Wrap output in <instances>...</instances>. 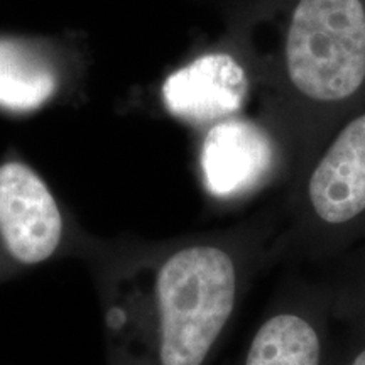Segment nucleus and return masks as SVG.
<instances>
[{
	"mask_svg": "<svg viewBox=\"0 0 365 365\" xmlns=\"http://www.w3.org/2000/svg\"><path fill=\"white\" fill-rule=\"evenodd\" d=\"M250 22L240 19L237 44L195 56L164 80L161 98L178 120L210 127L240 115L257 91L259 49Z\"/></svg>",
	"mask_w": 365,
	"mask_h": 365,
	"instance_id": "4",
	"label": "nucleus"
},
{
	"mask_svg": "<svg viewBox=\"0 0 365 365\" xmlns=\"http://www.w3.org/2000/svg\"><path fill=\"white\" fill-rule=\"evenodd\" d=\"M335 319L341 331L331 333L327 365H365V317L335 314Z\"/></svg>",
	"mask_w": 365,
	"mask_h": 365,
	"instance_id": "10",
	"label": "nucleus"
},
{
	"mask_svg": "<svg viewBox=\"0 0 365 365\" xmlns=\"http://www.w3.org/2000/svg\"><path fill=\"white\" fill-rule=\"evenodd\" d=\"M259 0H250V6L249 7H252V6H255V4H257Z\"/></svg>",
	"mask_w": 365,
	"mask_h": 365,
	"instance_id": "11",
	"label": "nucleus"
},
{
	"mask_svg": "<svg viewBox=\"0 0 365 365\" xmlns=\"http://www.w3.org/2000/svg\"><path fill=\"white\" fill-rule=\"evenodd\" d=\"M66 222L46 181L29 164H0V282L56 257Z\"/></svg>",
	"mask_w": 365,
	"mask_h": 365,
	"instance_id": "5",
	"label": "nucleus"
},
{
	"mask_svg": "<svg viewBox=\"0 0 365 365\" xmlns=\"http://www.w3.org/2000/svg\"><path fill=\"white\" fill-rule=\"evenodd\" d=\"M364 2H365V0H364Z\"/></svg>",
	"mask_w": 365,
	"mask_h": 365,
	"instance_id": "12",
	"label": "nucleus"
},
{
	"mask_svg": "<svg viewBox=\"0 0 365 365\" xmlns=\"http://www.w3.org/2000/svg\"><path fill=\"white\" fill-rule=\"evenodd\" d=\"M333 325L328 286L293 282L254 330L239 365H327Z\"/></svg>",
	"mask_w": 365,
	"mask_h": 365,
	"instance_id": "6",
	"label": "nucleus"
},
{
	"mask_svg": "<svg viewBox=\"0 0 365 365\" xmlns=\"http://www.w3.org/2000/svg\"><path fill=\"white\" fill-rule=\"evenodd\" d=\"M200 173L213 198L239 200L276 180L287 181L279 143L259 117L225 118L207 127L200 145Z\"/></svg>",
	"mask_w": 365,
	"mask_h": 365,
	"instance_id": "7",
	"label": "nucleus"
},
{
	"mask_svg": "<svg viewBox=\"0 0 365 365\" xmlns=\"http://www.w3.org/2000/svg\"><path fill=\"white\" fill-rule=\"evenodd\" d=\"M58 75L38 51L14 39H0V108L31 112L53 97Z\"/></svg>",
	"mask_w": 365,
	"mask_h": 365,
	"instance_id": "8",
	"label": "nucleus"
},
{
	"mask_svg": "<svg viewBox=\"0 0 365 365\" xmlns=\"http://www.w3.org/2000/svg\"><path fill=\"white\" fill-rule=\"evenodd\" d=\"M333 313L339 317H365V250L357 249L349 259L344 274L328 286Z\"/></svg>",
	"mask_w": 365,
	"mask_h": 365,
	"instance_id": "9",
	"label": "nucleus"
},
{
	"mask_svg": "<svg viewBox=\"0 0 365 365\" xmlns=\"http://www.w3.org/2000/svg\"><path fill=\"white\" fill-rule=\"evenodd\" d=\"M274 43L259 51V118L284 153L287 181L365 107L364 0H264Z\"/></svg>",
	"mask_w": 365,
	"mask_h": 365,
	"instance_id": "2",
	"label": "nucleus"
},
{
	"mask_svg": "<svg viewBox=\"0 0 365 365\" xmlns=\"http://www.w3.org/2000/svg\"><path fill=\"white\" fill-rule=\"evenodd\" d=\"M279 257H331L365 239V107L287 182Z\"/></svg>",
	"mask_w": 365,
	"mask_h": 365,
	"instance_id": "3",
	"label": "nucleus"
},
{
	"mask_svg": "<svg viewBox=\"0 0 365 365\" xmlns=\"http://www.w3.org/2000/svg\"><path fill=\"white\" fill-rule=\"evenodd\" d=\"M282 217L100 262L108 365H208L254 274L279 255Z\"/></svg>",
	"mask_w": 365,
	"mask_h": 365,
	"instance_id": "1",
	"label": "nucleus"
}]
</instances>
